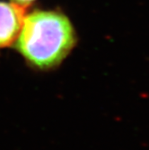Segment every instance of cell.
I'll list each match as a JSON object with an SVG mask.
<instances>
[{
	"instance_id": "cell-1",
	"label": "cell",
	"mask_w": 149,
	"mask_h": 150,
	"mask_svg": "<svg viewBox=\"0 0 149 150\" xmlns=\"http://www.w3.org/2000/svg\"><path fill=\"white\" fill-rule=\"evenodd\" d=\"M75 42L67 17L56 12L35 11L24 17L16 48L32 66L49 70L65 59Z\"/></svg>"
},
{
	"instance_id": "cell-2",
	"label": "cell",
	"mask_w": 149,
	"mask_h": 150,
	"mask_svg": "<svg viewBox=\"0 0 149 150\" xmlns=\"http://www.w3.org/2000/svg\"><path fill=\"white\" fill-rule=\"evenodd\" d=\"M21 5L0 2V48L12 44L18 37L24 19Z\"/></svg>"
},
{
	"instance_id": "cell-3",
	"label": "cell",
	"mask_w": 149,
	"mask_h": 150,
	"mask_svg": "<svg viewBox=\"0 0 149 150\" xmlns=\"http://www.w3.org/2000/svg\"><path fill=\"white\" fill-rule=\"evenodd\" d=\"M13 1L16 2L18 5H28L32 3L33 0H13Z\"/></svg>"
}]
</instances>
